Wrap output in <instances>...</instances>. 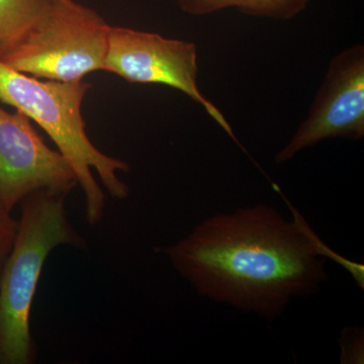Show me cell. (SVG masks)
Masks as SVG:
<instances>
[{
  "label": "cell",
  "mask_w": 364,
  "mask_h": 364,
  "mask_svg": "<svg viewBox=\"0 0 364 364\" xmlns=\"http://www.w3.org/2000/svg\"><path fill=\"white\" fill-rule=\"evenodd\" d=\"M198 47L188 41L167 39L158 33L111 26L104 71L130 83L169 86L184 93L233 139V129L224 114L198 87Z\"/></svg>",
  "instance_id": "5"
},
{
  "label": "cell",
  "mask_w": 364,
  "mask_h": 364,
  "mask_svg": "<svg viewBox=\"0 0 364 364\" xmlns=\"http://www.w3.org/2000/svg\"><path fill=\"white\" fill-rule=\"evenodd\" d=\"M111 26L73 0H50L20 44L0 59L33 77L83 80L104 70Z\"/></svg>",
  "instance_id": "4"
},
{
  "label": "cell",
  "mask_w": 364,
  "mask_h": 364,
  "mask_svg": "<svg viewBox=\"0 0 364 364\" xmlns=\"http://www.w3.org/2000/svg\"><path fill=\"white\" fill-rule=\"evenodd\" d=\"M18 220L14 219L11 212L0 205V275L4 269L14 239H16Z\"/></svg>",
  "instance_id": "10"
},
{
  "label": "cell",
  "mask_w": 364,
  "mask_h": 364,
  "mask_svg": "<svg viewBox=\"0 0 364 364\" xmlns=\"http://www.w3.org/2000/svg\"><path fill=\"white\" fill-rule=\"evenodd\" d=\"M289 207L293 222L267 205L213 215L161 252L200 296L274 320L291 299L318 293L328 279L325 257L356 267Z\"/></svg>",
  "instance_id": "1"
},
{
  "label": "cell",
  "mask_w": 364,
  "mask_h": 364,
  "mask_svg": "<svg viewBox=\"0 0 364 364\" xmlns=\"http://www.w3.org/2000/svg\"><path fill=\"white\" fill-rule=\"evenodd\" d=\"M77 184L69 162L44 142L30 117L0 107V205L13 212L35 191L68 195Z\"/></svg>",
  "instance_id": "7"
},
{
  "label": "cell",
  "mask_w": 364,
  "mask_h": 364,
  "mask_svg": "<svg viewBox=\"0 0 364 364\" xmlns=\"http://www.w3.org/2000/svg\"><path fill=\"white\" fill-rule=\"evenodd\" d=\"M364 136V46L355 44L330 62L305 121L275 155L277 164L323 141Z\"/></svg>",
  "instance_id": "6"
},
{
  "label": "cell",
  "mask_w": 364,
  "mask_h": 364,
  "mask_svg": "<svg viewBox=\"0 0 364 364\" xmlns=\"http://www.w3.org/2000/svg\"><path fill=\"white\" fill-rule=\"evenodd\" d=\"M50 0H0V59L13 51Z\"/></svg>",
  "instance_id": "9"
},
{
  "label": "cell",
  "mask_w": 364,
  "mask_h": 364,
  "mask_svg": "<svg viewBox=\"0 0 364 364\" xmlns=\"http://www.w3.org/2000/svg\"><path fill=\"white\" fill-rule=\"evenodd\" d=\"M313 0H177L183 13L202 16L227 9L256 18L289 21L306 11Z\"/></svg>",
  "instance_id": "8"
},
{
  "label": "cell",
  "mask_w": 364,
  "mask_h": 364,
  "mask_svg": "<svg viewBox=\"0 0 364 364\" xmlns=\"http://www.w3.org/2000/svg\"><path fill=\"white\" fill-rule=\"evenodd\" d=\"M90 87L85 80L33 77L0 60V102L30 117L52 139L75 174L85 195L86 220L93 226L104 217L105 195L92 169L112 198L124 200L130 189L117 172H128L130 166L102 153L88 138L81 107Z\"/></svg>",
  "instance_id": "2"
},
{
  "label": "cell",
  "mask_w": 364,
  "mask_h": 364,
  "mask_svg": "<svg viewBox=\"0 0 364 364\" xmlns=\"http://www.w3.org/2000/svg\"><path fill=\"white\" fill-rule=\"evenodd\" d=\"M67 196L41 189L20 203L16 239L0 275V364L37 361L30 318L46 260L61 245L86 248L67 214Z\"/></svg>",
  "instance_id": "3"
}]
</instances>
